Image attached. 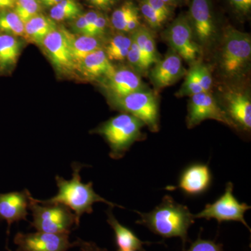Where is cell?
Returning <instances> with one entry per match:
<instances>
[{
  "label": "cell",
  "instance_id": "obj_1",
  "mask_svg": "<svg viewBox=\"0 0 251 251\" xmlns=\"http://www.w3.org/2000/svg\"><path fill=\"white\" fill-rule=\"evenodd\" d=\"M135 212L140 216L136 224L163 238L179 237L184 247L188 242V229L196 219L187 206L176 202L170 196H165L161 204L150 212Z\"/></svg>",
  "mask_w": 251,
  "mask_h": 251
},
{
  "label": "cell",
  "instance_id": "obj_2",
  "mask_svg": "<svg viewBox=\"0 0 251 251\" xmlns=\"http://www.w3.org/2000/svg\"><path fill=\"white\" fill-rule=\"evenodd\" d=\"M85 166H87L85 164L74 162L72 165V179L66 180L61 176H56V182L58 187L57 194L50 199L46 201L38 200V201L46 204L59 203L67 206L71 210L75 212L77 222L79 225L82 214H92L93 212L92 206L95 202L105 203L111 207L118 206L124 208L100 197L94 191L93 183L85 184L81 181L80 171Z\"/></svg>",
  "mask_w": 251,
  "mask_h": 251
},
{
  "label": "cell",
  "instance_id": "obj_3",
  "mask_svg": "<svg viewBox=\"0 0 251 251\" xmlns=\"http://www.w3.org/2000/svg\"><path fill=\"white\" fill-rule=\"evenodd\" d=\"M251 59V36L235 28L226 27L217 56L221 74L230 80L243 78L250 67Z\"/></svg>",
  "mask_w": 251,
  "mask_h": 251
},
{
  "label": "cell",
  "instance_id": "obj_4",
  "mask_svg": "<svg viewBox=\"0 0 251 251\" xmlns=\"http://www.w3.org/2000/svg\"><path fill=\"white\" fill-rule=\"evenodd\" d=\"M144 126L139 119L122 113L104 122L94 132L103 137L110 148V156L118 160L125 156L135 142L145 139L141 130Z\"/></svg>",
  "mask_w": 251,
  "mask_h": 251
},
{
  "label": "cell",
  "instance_id": "obj_5",
  "mask_svg": "<svg viewBox=\"0 0 251 251\" xmlns=\"http://www.w3.org/2000/svg\"><path fill=\"white\" fill-rule=\"evenodd\" d=\"M29 209L33 217L30 227L39 232L70 234L74 226H79L75 214L64 204L41 203L31 196Z\"/></svg>",
  "mask_w": 251,
  "mask_h": 251
},
{
  "label": "cell",
  "instance_id": "obj_6",
  "mask_svg": "<svg viewBox=\"0 0 251 251\" xmlns=\"http://www.w3.org/2000/svg\"><path fill=\"white\" fill-rule=\"evenodd\" d=\"M110 100L114 108L139 119L151 132L159 130V104L151 91L144 89Z\"/></svg>",
  "mask_w": 251,
  "mask_h": 251
},
{
  "label": "cell",
  "instance_id": "obj_7",
  "mask_svg": "<svg viewBox=\"0 0 251 251\" xmlns=\"http://www.w3.org/2000/svg\"><path fill=\"white\" fill-rule=\"evenodd\" d=\"M165 39L181 59L191 64L201 54L202 48L195 39L187 15L180 14L163 32Z\"/></svg>",
  "mask_w": 251,
  "mask_h": 251
},
{
  "label": "cell",
  "instance_id": "obj_8",
  "mask_svg": "<svg viewBox=\"0 0 251 251\" xmlns=\"http://www.w3.org/2000/svg\"><path fill=\"white\" fill-rule=\"evenodd\" d=\"M251 206L246 203H240L233 195V184H226V191L222 196L212 204H206L202 211L195 214V219H216L219 224L224 221H239L251 232V228L244 219L246 211Z\"/></svg>",
  "mask_w": 251,
  "mask_h": 251
},
{
  "label": "cell",
  "instance_id": "obj_9",
  "mask_svg": "<svg viewBox=\"0 0 251 251\" xmlns=\"http://www.w3.org/2000/svg\"><path fill=\"white\" fill-rule=\"evenodd\" d=\"M187 16L198 45L210 47L218 33L211 0H191Z\"/></svg>",
  "mask_w": 251,
  "mask_h": 251
},
{
  "label": "cell",
  "instance_id": "obj_10",
  "mask_svg": "<svg viewBox=\"0 0 251 251\" xmlns=\"http://www.w3.org/2000/svg\"><path fill=\"white\" fill-rule=\"evenodd\" d=\"M206 120H216L237 130L221 108L219 100H216L210 92H201L191 96L186 117L188 128H194Z\"/></svg>",
  "mask_w": 251,
  "mask_h": 251
},
{
  "label": "cell",
  "instance_id": "obj_11",
  "mask_svg": "<svg viewBox=\"0 0 251 251\" xmlns=\"http://www.w3.org/2000/svg\"><path fill=\"white\" fill-rule=\"evenodd\" d=\"M219 103L237 130L250 131L251 100L249 92L241 89H227L224 91L221 102Z\"/></svg>",
  "mask_w": 251,
  "mask_h": 251
},
{
  "label": "cell",
  "instance_id": "obj_12",
  "mask_svg": "<svg viewBox=\"0 0 251 251\" xmlns=\"http://www.w3.org/2000/svg\"><path fill=\"white\" fill-rule=\"evenodd\" d=\"M16 251H67L75 247L71 243L69 234H52L39 232L34 233L18 232L15 235Z\"/></svg>",
  "mask_w": 251,
  "mask_h": 251
},
{
  "label": "cell",
  "instance_id": "obj_13",
  "mask_svg": "<svg viewBox=\"0 0 251 251\" xmlns=\"http://www.w3.org/2000/svg\"><path fill=\"white\" fill-rule=\"evenodd\" d=\"M41 45L46 53L60 72H72L77 69L73 59L70 48L62 29H56L51 31L44 38Z\"/></svg>",
  "mask_w": 251,
  "mask_h": 251
},
{
  "label": "cell",
  "instance_id": "obj_14",
  "mask_svg": "<svg viewBox=\"0 0 251 251\" xmlns=\"http://www.w3.org/2000/svg\"><path fill=\"white\" fill-rule=\"evenodd\" d=\"M182 59L171 51L162 60L155 63L150 72V78L155 88L163 89L173 85L186 74Z\"/></svg>",
  "mask_w": 251,
  "mask_h": 251
},
{
  "label": "cell",
  "instance_id": "obj_15",
  "mask_svg": "<svg viewBox=\"0 0 251 251\" xmlns=\"http://www.w3.org/2000/svg\"><path fill=\"white\" fill-rule=\"evenodd\" d=\"M31 194L27 189L7 193H0V221L8 224L7 235L14 223L27 221Z\"/></svg>",
  "mask_w": 251,
  "mask_h": 251
},
{
  "label": "cell",
  "instance_id": "obj_16",
  "mask_svg": "<svg viewBox=\"0 0 251 251\" xmlns=\"http://www.w3.org/2000/svg\"><path fill=\"white\" fill-rule=\"evenodd\" d=\"M103 83L110 94V99L120 98L146 89L140 75L128 68L115 69L112 75L103 80Z\"/></svg>",
  "mask_w": 251,
  "mask_h": 251
},
{
  "label": "cell",
  "instance_id": "obj_17",
  "mask_svg": "<svg viewBox=\"0 0 251 251\" xmlns=\"http://www.w3.org/2000/svg\"><path fill=\"white\" fill-rule=\"evenodd\" d=\"M211 180L212 176L209 166L202 163H196L183 171L177 187L188 196H200L207 191Z\"/></svg>",
  "mask_w": 251,
  "mask_h": 251
},
{
  "label": "cell",
  "instance_id": "obj_18",
  "mask_svg": "<svg viewBox=\"0 0 251 251\" xmlns=\"http://www.w3.org/2000/svg\"><path fill=\"white\" fill-rule=\"evenodd\" d=\"M78 69L85 76L92 79L106 78L115 72L104 50L100 49L88 54L79 65Z\"/></svg>",
  "mask_w": 251,
  "mask_h": 251
},
{
  "label": "cell",
  "instance_id": "obj_19",
  "mask_svg": "<svg viewBox=\"0 0 251 251\" xmlns=\"http://www.w3.org/2000/svg\"><path fill=\"white\" fill-rule=\"evenodd\" d=\"M107 222L115 232V244L118 251L144 250L143 245L151 244V242H143L135 235L134 232L120 224L112 214L111 206L106 211Z\"/></svg>",
  "mask_w": 251,
  "mask_h": 251
},
{
  "label": "cell",
  "instance_id": "obj_20",
  "mask_svg": "<svg viewBox=\"0 0 251 251\" xmlns=\"http://www.w3.org/2000/svg\"><path fill=\"white\" fill-rule=\"evenodd\" d=\"M64 35L67 38L68 44L70 48L73 59L78 69L81 62L87 57L88 54L94 51L101 49L100 43L98 38L87 35H75L72 32L61 28Z\"/></svg>",
  "mask_w": 251,
  "mask_h": 251
},
{
  "label": "cell",
  "instance_id": "obj_21",
  "mask_svg": "<svg viewBox=\"0 0 251 251\" xmlns=\"http://www.w3.org/2000/svg\"><path fill=\"white\" fill-rule=\"evenodd\" d=\"M130 36L139 47L149 69L160 60L153 38V31L150 28L142 25L136 30L130 33Z\"/></svg>",
  "mask_w": 251,
  "mask_h": 251
},
{
  "label": "cell",
  "instance_id": "obj_22",
  "mask_svg": "<svg viewBox=\"0 0 251 251\" xmlns=\"http://www.w3.org/2000/svg\"><path fill=\"white\" fill-rule=\"evenodd\" d=\"M25 38L34 44H41L49 33L57 29L53 20L39 14L25 23Z\"/></svg>",
  "mask_w": 251,
  "mask_h": 251
},
{
  "label": "cell",
  "instance_id": "obj_23",
  "mask_svg": "<svg viewBox=\"0 0 251 251\" xmlns=\"http://www.w3.org/2000/svg\"><path fill=\"white\" fill-rule=\"evenodd\" d=\"M21 42L11 34H0V67L6 68L16 62L21 52Z\"/></svg>",
  "mask_w": 251,
  "mask_h": 251
},
{
  "label": "cell",
  "instance_id": "obj_24",
  "mask_svg": "<svg viewBox=\"0 0 251 251\" xmlns=\"http://www.w3.org/2000/svg\"><path fill=\"white\" fill-rule=\"evenodd\" d=\"M131 44V36L117 34L108 41L104 51L110 61L125 60L126 59Z\"/></svg>",
  "mask_w": 251,
  "mask_h": 251
},
{
  "label": "cell",
  "instance_id": "obj_25",
  "mask_svg": "<svg viewBox=\"0 0 251 251\" xmlns=\"http://www.w3.org/2000/svg\"><path fill=\"white\" fill-rule=\"evenodd\" d=\"M138 12L139 9L135 1L132 0L126 1L112 12L110 18L112 27L117 31L125 32L127 23L133 15Z\"/></svg>",
  "mask_w": 251,
  "mask_h": 251
},
{
  "label": "cell",
  "instance_id": "obj_26",
  "mask_svg": "<svg viewBox=\"0 0 251 251\" xmlns=\"http://www.w3.org/2000/svg\"><path fill=\"white\" fill-rule=\"evenodd\" d=\"M0 32L25 37V25L14 11L0 12Z\"/></svg>",
  "mask_w": 251,
  "mask_h": 251
},
{
  "label": "cell",
  "instance_id": "obj_27",
  "mask_svg": "<svg viewBox=\"0 0 251 251\" xmlns=\"http://www.w3.org/2000/svg\"><path fill=\"white\" fill-rule=\"evenodd\" d=\"M80 8L75 0H62L50 11L51 19L56 21L74 19L80 15Z\"/></svg>",
  "mask_w": 251,
  "mask_h": 251
},
{
  "label": "cell",
  "instance_id": "obj_28",
  "mask_svg": "<svg viewBox=\"0 0 251 251\" xmlns=\"http://www.w3.org/2000/svg\"><path fill=\"white\" fill-rule=\"evenodd\" d=\"M140 16L143 18L147 27L151 31H158L166 24L168 18L153 9L151 6L143 0H136Z\"/></svg>",
  "mask_w": 251,
  "mask_h": 251
},
{
  "label": "cell",
  "instance_id": "obj_29",
  "mask_svg": "<svg viewBox=\"0 0 251 251\" xmlns=\"http://www.w3.org/2000/svg\"><path fill=\"white\" fill-rule=\"evenodd\" d=\"M14 12L25 23L31 18L40 14V3L38 0H16Z\"/></svg>",
  "mask_w": 251,
  "mask_h": 251
},
{
  "label": "cell",
  "instance_id": "obj_30",
  "mask_svg": "<svg viewBox=\"0 0 251 251\" xmlns=\"http://www.w3.org/2000/svg\"><path fill=\"white\" fill-rule=\"evenodd\" d=\"M201 92H204L198 81L197 64H196L190 69V71H188V73H186V80L179 92L176 94V96L180 97H185V96L191 97Z\"/></svg>",
  "mask_w": 251,
  "mask_h": 251
},
{
  "label": "cell",
  "instance_id": "obj_31",
  "mask_svg": "<svg viewBox=\"0 0 251 251\" xmlns=\"http://www.w3.org/2000/svg\"><path fill=\"white\" fill-rule=\"evenodd\" d=\"M126 59L129 63L130 67H133L134 72L143 74L149 69L139 47L133 39H132V44L129 51L127 54Z\"/></svg>",
  "mask_w": 251,
  "mask_h": 251
},
{
  "label": "cell",
  "instance_id": "obj_32",
  "mask_svg": "<svg viewBox=\"0 0 251 251\" xmlns=\"http://www.w3.org/2000/svg\"><path fill=\"white\" fill-rule=\"evenodd\" d=\"M229 8L241 19L248 18L251 12V0H226Z\"/></svg>",
  "mask_w": 251,
  "mask_h": 251
},
{
  "label": "cell",
  "instance_id": "obj_33",
  "mask_svg": "<svg viewBox=\"0 0 251 251\" xmlns=\"http://www.w3.org/2000/svg\"><path fill=\"white\" fill-rule=\"evenodd\" d=\"M186 251H224L221 244L201 239V236L191 244Z\"/></svg>",
  "mask_w": 251,
  "mask_h": 251
},
{
  "label": "cell",
  "instance_id": "obj_34",
  "mask_svg": "<svg viewBox=\"0 0 251 251\" xmlns=\"http://www.w3.org/2000/svg\"><path fill=\"white\" fill-rule=\"evenodd\" d=\"M198 78L204 92H209L212 86V76L209 68L204 64H197Z\"/></svg>",
  "mask_w": 251,
  "mask_h": 251
},
{
  "label": "cell",
  "instance_id": "obj_35",
  "mask_svg": "<svg viewBox=\"0 0 251 251\" xmlns=\"http://www.w3.org/2000/svg\"><path fill=\"white\" fill-rule=\"evenodd\" d=\"M153 9L170 19L174 14L175 8L163 2L162 0H143Z\"/></svg>",
  "mask_w": 251,
  "mask_h": 251
},
{
  "label": "cell",
  "instance_id": "obj_36",
  "mask_svg": "<svg viewBox=\"0 0 251 251\" xmlns=\"http://www.w3.org/2000/svg\"><path fill=\"white\" fill-rule=\"evenodd\" d=\"M108 27V20L102 13L99 12L98 18L96 21L92 33V36L98 38L99 36L103 35Z\"/></svg>",
  "mask_w": 251,
  "mask_h": 251
},
{
  "label": "cell",
  "instance_id": "obj_37",
  "mask_svg": "<svg viewBox=\"0 0 251 251\" xmlns=\"http://www.w3.org/2000/svg\"><path fill=\"white\" fill-rule=\"evenodd\" d=\"M89 4L99 11H108L120 1V0H87Z\"/></svg>",
  "mask_w": 251,
  "mask_h": 251
},
{
  "label": "cell",
  "instance_id": "obj_38",
  "mask_svg": "<svg viewBox=\"0 0 251 251\" xmlns=\"http://www.w3.org/2000/svg\"><path fill=\"white\" fill-rule=\"evenodd\" d=\"M75 19V22L74 23V28L75 32L77 34H80V35L89 36L88 27H87L85 14L80 15Z\"/></svg>",
  "mask_w": 251,
  "mask_h": 251
},
{
  "label": "cell",
  "instance_id": "obj_39",
  "mask_svg": "<svg viewBox=\"0 0 251 251\" xmlns=\"http://www.w3.org/2000/svg\"><path fill=\"white\" fill-rule=\"evenodd\" d=\"M75 243V247H79L80 251H108L107 249L98 247L94 242H87L80 238H77Z\"/></svg>",
  "mask_w": 251,
  "mask_h": 251
},
{
  "label": "cell",
  "instance_id": "obj_40",
  "mask_svg": "<svg viewBox=\"0 0 251 251\" xmlns=\"http://www.w3.org/2000/svg\"><path fill=\"white\" fill-rule=\"evenodd\" d=\"M99 14V11H91L85 14L86 21H87V27H88L89 36H92L94 24Z\"/></svg>",
  "mask_w": 251,
  "mask_h": 251
},
{
  "label": "cell",
  "instance_id": "obj_41",
  "mask_svg": "<svg viewBox=\"0 0 251 251\" xmlns=\"http://www.w3.org/2000/svg\"><path fill=\"white\" fill-rule=\"evenodd\" d=\"M16 0H0V12L14 8Z\"/></svg>",
  "mask_w": 251,
  "mask_h": 251
},
{
  "label": "cell",
  "instance_id": "obj_42",
  "mask_svg": "<svg viewBox=\"0 0 251 251\" xmlns=\"http://www.w3.org/2000/svg\"><path fill=\"white\" fill-rule=\"evenodd\" d=\"M162 1L172 7L175 8L179 5L182 4L185 0H162Z\"/></svg>",
  "mask_w": 251,
  "mask_h": 251
},
{
  "label": "cell",
  "instance_id": "obj_43",
  "mask_svg": "<svg viewBox=\"0 0 251 251\" xmlns=\"http://www.w3.org/2000/svg\"><path fill=\"white\" fill-rule=\"evenodd\" d=\"M62 0H43L41 2L46 6H54L59 4Z\"/></svg>",
  "mask_w": 251,
  "mask_h": 251
},
{
  "label": "cell",
  "instance_id": "obj_44",
  "mask_svg": "<svg viewBox=\"0 0 251 251\" xmlns=\"http://www.w3.org/2000/svg\"><path fill=\"white\" fill-rule=\"evenodd\" d=\"M145 251V250L136 251V250H130V251Z\"/></svg>",
  "mask_w": 251,
  "mask_h": 251
},
{
  "label": "cell",
  "instance_id": "obj_45",
  "mask_svg": "<svg viewBox=\"0 0 251 251\" xmlns=\"http://www.w3.org/2000/svg\"><path fill=\"white\" fill-rule=\"evenodd\" d=\"M6 250H7L8 251H11V250H10V249H9V248H8V247H6Z\"/></svg>",
  "mask_w": 251,
  "mask_h": 251
},
{
  "label": "cell",
  "instance_id": "obj_46",
  "mask_svg": "<svg viewBox=\"0 0 251 251\" xmlns=\"http://www.w3.org/2000/svg\"><path fill=\"white\" fill-rule=\"evenodd\" d=\"M43 1V0H41V1Z\"/></svg>",
  "mask_w": 251,
  "mask_h": 251
}]
</instances>
